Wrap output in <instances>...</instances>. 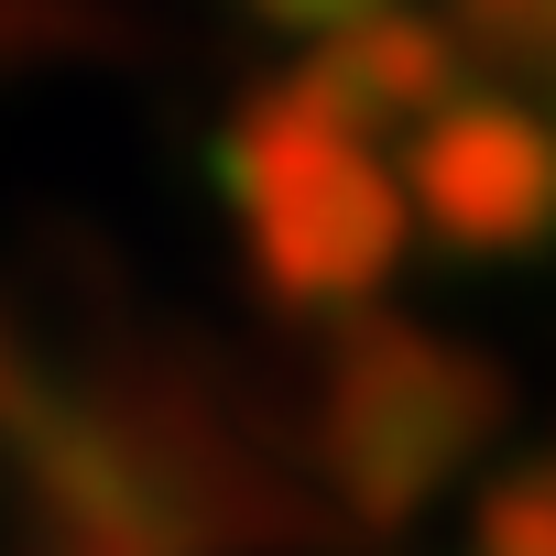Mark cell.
<instances>
[{"label": "cell", "mask_w": 556, "mask_h": 556, "mask_svg": "<svg viewBox=\"0 0 556 556\" xmlns=\"http://www.w3.org/2000/svg\"><path fill=\"white\" fill-rule=\"evenodd\" d=\"M218 186L240 207V251L262 273V295L295 306V317L382 295L393 262H404V229H415V207L382 175V153L350 142L339 121H317V99L295 77H273V88H251L229 110Z\"/></svg>", "instance_id": "1"}, {"label": "cell", "mask_w": 556, "mask_h": 556, "mask_svg": "<svg viewBox=\"0 0 556 556\" xmlns=\"http://www.w3.org/2000/svg\"><path fill=\"white\" fill-rule=\"evenodd\" d=\"M502 426V382L491 361L404 328V317H361L328 361V404H317V447L328 480L361 523H415L437 502V480Z\"/></svg>", "instance_id": "2"}, {"label": "cell", "mask_w": 556, "mask_h": 556, "mask_svg": "<svg viewBox=\"0 0 556 556\" xmlns=\"http://www.w3.org/2000/svg\"><path fill=\"white\" fill-rule=\"evenodd\" d=\"M415 218L469 251V262H513L534 240H556V131L502 99V88H469L458 110H437L415 131V175H404Z\"/></svg>", "instance_id": "3"}, {"label": "cell", "mask_w": 556, "mask_h": 556, "mask_svg": "<svg viewBox=\"0 0 556 556\" xmlns=\"http://www.w3.org/2000/svg\"><path fill=\"white\" fill-rule=\"evenodd\" d=\"M295 88H306L317 121H339L350 142H371V131H426L437 110L469 99V88H458V34L426 23V12H371V23L328 34V45L295 66Z\"/></svg>", "instance_id": "4"}, {"label": "cell", "mask_w": 556, "mask_h": 556, "mask_svg": "<svg viewBox=\"0 0 556 556\" xmlns=\"http://www.w3.org/2000/svg\"><path fill=\"white\" fill-rule=\"evenodd\" d=\"M469 556H556V458L502 469L469 513Z\"/></svg>", "instance_id": "5"}, {"label": "cell", "mask_w": 556, "mask_h": 556, "mask_svg": "<svg viewBox=\"0 0 556 556\" xmlns=\"http://www.w3.org/2000/svg\"><path fill=\"white\" fill-rule=\"evenodd\" d=\"M447 34L480 66L523 77V66H556V0H447Z\"/></svg>", "instance_id": "6"}, {"label": "cell", "mask_w": 556, "mask_h": 556, "mask_svg": "<svg viewBox=\"0 0 556 556\" xmlns=\"http://www.w3.org/2000/svg\"><path fill=\"white\" fill-rule=\"evenodd\" d=\"M371 12H393V0H251V23H273V34H350V23H371Z\"/></svg>", "instance_id": "7"}]
</instances>
